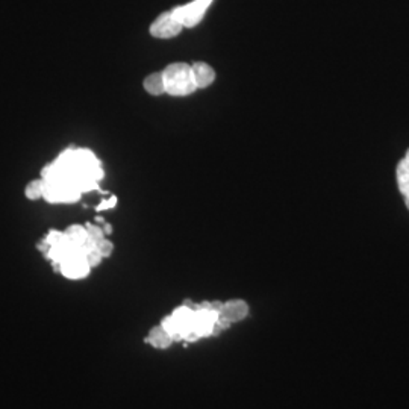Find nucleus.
Instances as JSON below:
<instances>
[{"mask_svg":"<svg viewBox=\"0 0 409 409\" xmlns=\"http://www.w3.org/2000/svg\"><path fill=\"white\" fill-rule=\"evenodd\" d=\"M397 185L406 199V207L409 209V151L406 152L403 160L397 165Z\"/></svg>","mask_w":409,"mask_h":409,"instance_id":"7","label":"nucleus"},{"mask_svg":"<svg viewBox=\"0 0 409 409\" xmlns=\"http://www.w3.org/2000/svg\"><path fill=\"white\" fill-rule=\"evenodd\" d=\"M144 90L152 96H161L165 92V81H164V73L158 71L152 73L144 79Z\"/></svg>","mask_w":409,"mask_h":409,"instance_id":"8","label":"nucleus"},{"mask_svg":"<svg viewBox=\"0 0 409 409\" xmlns=\"http://www.w3.org/2000/svg\"><path fill=\"white\" fill-rule=\"evenodd\" d=\"M43 241L46 244H48L49 247H53V246H60L62 243H66L67 241V237L64 232H60V230H50L48 235H46L43 238Z\"/></svg>","mask_w":409,"mask_h":409,"instance_id":"11","label":"nucleus"},{"mask_svg":"<svg viewBox=\"0 0 409 409\" xmlns=\"http://www.w3.org/2000/svg\"><path fill=\"white\" fill-rule=\"evenodd\" d=\"M182 29H183V25L178 20V17L174 15L172 9V11L162 13L161 15H158L155 18V22L151 26V34L152 36H155V39L169 40V39H174L176 35H179Z\"/></svg>","mask_w":409,"mask_h":409,"instance_id":"3","label":"nucleus"},{"mask_svg":"<svg viewBox=\"0 0 409 409\" xmlns=\"http://www.w3.org/2000/svg\"><path fill=\"white\" fill-rule=\"evenodd\" d=\"M82 196V191L76 185L64 181L53 179L44 181V196L43 199L49 203H74Z\"/></svg>","mask_w":409,"mask_h":409,"instance_id":"2","label":"nucleus"},{"mask_svg":"<svg viewBox=\"0 0 409 409\" xmlns=\"http://www.w3.org/2000/svg\"><path fill=\"white\" fill-rule=\"evenodd\" d=\"M87 230H88V235L90 238H92L95 241H100L105 238V232L104 228H100L97 225H92V223H87Z\"/></svg>","mask_w":409,"mask_h":409,"instance_id":"12","label":"nucleus"},{"mask_svg":"<svg viewBox=\"0 0 409 409\" xmlns=\"http://www.w3.org/2000/svg\"><path fill=\"white\" fill-rule=\"evenodd\" d=\"M191 69L194 82H196L197 88H207L214 82V79H216V71H214L212 67L208 66L207 62H194Z\"/></svg>","mask_w":409,"mask_h":409,"instance_id":"6","label":"nucleus"},{"mask_svg":"<svg viewBox=\"0 0 409 409\" xmlns=\"http://www.w3.org/2000/svg\"><path fill=\"white\" fill-rule=\"evenodd\" d=\"M212 0H193V2L173 9L174 15L183 25V27H194L200 23L204 13L208 11Z\"/></svg>","mask_w":409,"mask_h":409,"instance_id":"4","label":"nucleus"},{"mask_svg":"<svg viewBox=\"0 0 409 409\" xmlns=\"http://www.w3.org/2000/svg\"><path fill=\"white\" fill-rule=\"evenodd\" d=\"M53 267L55 270L61 273L62 276H66L67 279H83L88 276L91 270V265L87 261V256L71 258L61 264H53Z\"/></svg>","mask_w":409,"mask_h":409,"instance_id":"5","label":"nucleus"},{"mask_svg":"<svg viewBox=\"0 0 409 409\" xmlns=\"http://www.w3.org/2000/svg\"><path fill=\"white\" fill-rule=\"evenodd\" d=\"M117 204V197L116 196H111L109 199H104L100 202V204L97 207V211H105V209H111L114 208Z\"/></svg>","mask_w":409,"mask_h":409,"instance_id":"14","label":"nucleus"},{"mask_svg":"<svg viewBox=\"0 0 409 409\" xmlns=\"http://www.w3.org/2000/svg\"><path fill=\"white\" fill-rule=\"evenodd\" d=\"M25 196L29 200H39L44 196V179H34L26 185Z\"/></svg>","mask_w":409,"mask_h":409,"instance_id":"10","label":"nucleus"},{"mask_svg":"<svg viewBox=\"0 0 409 409\" xmlns=\"http://www.w3.org/2000/svg\"><path fill=\"white\" fill-rule=\"evenodd\" d=\"M164 73L165 81V92L170 96L182 97L193 95L197 90L196 82H194L193 69L185 62H174L167 66Z\"/></svg>","mask_w":409,"mask_h":409,"instance_id":"1","label":"nucleus"},{"mask_svg":"<svg viewBox=\"0 0 409 409\" xmlns=\"http://www.w3.org/2000/svg\"><path fill=\"white\" fill-rule=\"evenodd\" d=\"M104 232H105V235H109L111 232H113V228H111V225H108V223H105V226H104Z\"/></svg>","mask_w":409,"mask_h":409,"instance_id":"15","label":"nucleus"},{"mask_svg":"<svg viewBox=\"0 0 409 409\" xmlns=\"http://www.w3.org/2000/svg\"><path fill=\"white\" fill-rule=\"evenodd\" d=\"M64 234H66L69 243L73 246H78V247H83L85 243L88 241L90 235H88V230L85 226H81V225H71L67 230H64Z\"/></svg>","mask_w":409,"mask_h":409,"instance_id":"9","label":"nucleus"},{"mask_svg":"<svg viewBox=\"0 0 409 409\" xmlns=\"http://www.w3.org/2000/svg\"><path fill=\"white\" fill-rule=\"evenodd\" d=\"M113 249H114L113 243H111V241H108L106 238L97 241V250H99L100 255L104 256V258L105 256H109L111 254H113Z\"/></svg>","mask_w":409,"mask_h":409,"instance_id":"13","label":"nucleus"}]
</instances>
